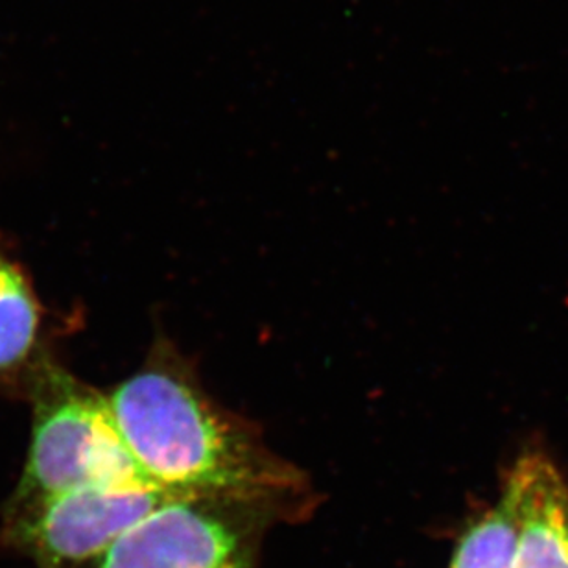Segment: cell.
<instances>
[{
    "label": "cell",
    "mask_w": 568,
    "mask_h": 568,
    "mask_svg": "<svg viewBox=\"0 0 568 568\" xmlns=\"http://www.w3.org/2000/svg\"><path fill=\"white\" fill-rule=\"evenodd\" d=\"M172 497L181 495L150 484L80 487L17 511L8 534L39 568H77L99 559Z\"/></svg>",
    "instance_id": "277c9868"
},
{
    "label": "cell",
    "mask_w": 568,
    "mask_h": 568,
    "mask_svg": "<svg viewBox=\"0 0 568 568\" xmlns=\"http://www.w3.org/2000/svg\"><path fill=\"white\" fill-rule=\"evenodd\" d=\"M519 552V515L504 489L497 506L462 537L450 568H515Z\"/></svg>",
    "instance_id": "52a82bcc"
},
{
    "label": "cell",
    "mask_w": 568,
    "mask_h": 568,
    "mask_svg": "<svg viewBox=\"0 0 568 568\" xmlns=\"http://www.w3.org/2000/svg\"><path fill=\"white\" fill-rule=\"evenodd\" d=\"M504 489L519 515L515 568H568V486L561 473L531 454L515 465Z\"/></svg>",
    "instance_id": "5b68a950"
},
{
    "label": "cell",
    "mask_w": 568,
    "mask_h": 568,
    "mask_svg": "<svg viewBox=\"0 0 568 568\" xmlns=\"http://www.w3.org/2000/svg\"><path fill=\"white\" fill-rule=\"evenodd\" d=\"M39 322L32 286L16 264L0 255V375L17 372L30 358Z\"/></svg>",
    "instance_id": "8992f818"
},
{
    "label": "cell",
    "mask_w": 568,
    "mask_h": 568,
    "mask_svg": "<svg viewBox=\"0 0 568 568\" xmlns=\"http://www.w3.org/2000/svg\"><path fill=\"white\" fill-rule=\"evenodd\" d=\"M253 503L169 498L94 559V568H252Z\"/></svg>",
    "instance_id": "3957f363"
},
{
    "label": "cell",
    "mask_w": 568,
    "mask_h": 568,
    "mask_svg": "<svg viewBox=\"0 0 568 568\" xmlns=\"http://www.w3.org/2000/svg\"><path fill=\"white\" fill-rule=\"evenodd\" d=\"M113 484L150 481L128 453L105 397L47 367L33 389L32 447L13 514L61 493Z\"/></svg>",
    "instance_id": "7a4b0ae2"
},
{
    "label": "cell",
    "mask_w": 568,
    "mask_h": 568,
    "mask_svg": "<svg viewBox=\"0 0 568 568\" xmlns=\"http://www.w3.org/2000/svg\"><path fill=\"white\" fill-rule=\"evenodd\" d=\"M105 403L133 462L163 491L258 500L294 480L175 362H153Z\"/></svg>",
    "instance_id": "6da1fadb"
}]
</instances>
